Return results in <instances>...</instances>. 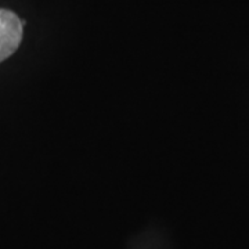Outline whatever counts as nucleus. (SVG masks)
<instances>
[{
	"label": "nucleus",
	"mask_w": 249,
	"mask_h": 249,
	"mask_svg": "<svg viewBox=\"0 0 249 249\" xmlns=\"http://www.w3.org/2000/svg\"><path fill=\"white\" fill-rule=\"evenodd\" d=\"M24 22L16 13L0 9V62L9 58L21 45Z\"/></svg>",
	"instance_id": "1"
}]
</instances>
